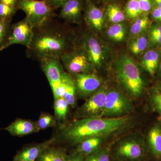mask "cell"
Listing matches in <instances>:
<instances>
[{
    "label": "cell",
    "mask_w": 161,
    "mask_h": 161,
    "mask_svg": "<svg viewBox=\"0 0 161 161\" xmlns=\"http://www.w3.org/2000/svg\"><path fill=\"white\" fill-rule=\"evenodd\" d=\"M154 6L161 8V0H153Z\"/></svg>",
    "instance_id": "f35d334b"
},
{
    "label": "cell",
    "mask_w": 161,
    "mask_h": 161,
    "mask_svg": "<svg viewBox=\"0 0 161 161\" xmlns=\"http://www.w3.org/2000/svg\"><path fill=\"white\" fill-rule=\"evenodd\" d=\"M151 15L153 19L161 23V8L154 6L153 8Z\"/></svg>",
    "instance_id": "8d00e7d4"
},
{
    "label": "cell",
    "mask_w": 161,
    "mask_h": 161,
    "mask_svg": "<svg viewBox=\"0 0 161 161\" xmlns=\"http://www.w3.org/2000/svg\"><path fill=\"white\" fill-rule=\"evenodd\" d=\"M129 115L115 118L88 117L77 119L60 127L57 140L70 145L77 146L86 139L103 137L118 132L129 125Z\"/></svg>",
    "instance_id": "6da1fadb"
},
{
    "label": "cell",
    "mask_w": 161,
    "mask_h": 161,
    "mask_svg": "<svg viewBox=\"0 0 161 161\" xmlns=\"http://www.w3.org/2000/svg\"><path fill=\"white\" fill-rule=\"evenodd\" d=\"M66 161H86V157L74 150L69 154H67Z\"/></svg>",
    "instance_id": "836d02e7"
},
{
    "label": "cell",
    "mask_w": 161,
    "mask_h": 161,
    "mask_svg": "<svg viewBox=\"0 0 161 161\" xmlns=\"http://www.w3.org/2000/svg\"><path fill=\"white\" fill-rule=\"evenodd\" d=\"M13 161H27L25 160L16 159H14Z\"/></svg>",
    "instance_id": "60d3db41"
},
{
    "label": "cell",
    "mask_w": 161,
    "mask_h": 161,
    "mask_svg": "<svg viewBox=\"0 0 161 161\" xmlns=\"http://www.w3.org/2000/svg\"><path fill=\"white\" fill-rule=\"evenodd\" d=\"M18 0H0V2L9 6L17 7Z\"/></svg>",
    "instance_id": "74e56055"
},
{
    "label": "cell",
    "mask_w": 161,
    "mask_h": 161,
    "mask_svg": "<svg viewBox=\"0 0 161 161\" xmlns=\"http://www.w3.org/2000/svg\"><path fill=\"white\" fill-rule=\"evenodd\" d=\"M18 10L17 7L9 6L0 2V18L11 21Z\"/></svg>",
    "instance_id": "1f68e13d"
},
{
    "label": "cell",
    "mask_w": 161,
    "mask_h": 161,
    "mask_svg": "<svg viewBox=\"0 0 161 161\" xmlns=\"http://www.w3.org/2000/svg\"><path fill=\"white\" fill-rule=\"evenodd\" d=\"M56 141V137H53L43 143L35 144L23 148L18 153L14 159L35 161L44 150L51 146Z\"/></svg>",
    "instance_id": "2e32d148"
},
{
    "label": "cell",
    "mask_w": 161,
    "mask_h": 161,
    "mask_svg": "<svg viewBox=\"0 0 161 161\" xmlns=\"http://www.w3.org/2000/svg\"><path fill=\"white\" fill-rule=\"evenodd\" d=\"M80 48L86 54L95 69H99L103 61V53L99 41L92 33L86 32L80 40Z\"/></svg>",
    "instance_id": "7c38bea8"
},
{
    "label": "cell",
    "mask_w": 161,
    "mask_h": 161,
    "mask_svg": "<svg viewBox=\"0 0 161 161\" xmlns=\"http://www.w3.org/2000/svg\"><path fill=\"white\" fill-rule=\"evenodd\" d=\"M113 160V159H112ZM113 161H117V160H113Z\"/></svg>",
    "instance_id": "b9f144b4"
},
{
    "label": "cell",
    "mask_w": 161,
    "mask_h": 161,
    "mask_svg": "<svg viewBox=\"0 0 161 161\" xmlns=\"http://www.w3.org/2000/svg\"><path fill=\"white\" fill-rule=\"evenodd\" d=\"M112 145H104L97 151L86 157V161H112Z\"/></svg>",
    "instance_id": "603a6c76"
},
{
    "label": "cell",
    "mask_w": 161,
    "mask_h": 161,
    "mask_svg": "<svg viewBox=\"0 0 161 161\" xmlns=\"http://www.w3.org/2000/svg\"><path fill=\"white\" fill-rule=\"evenodd\" d=\"M55 116L47 113H43L40 115L37 121H36L39 130H45L50 127H54L57 123Z\"/></svg>",
    "instance_id": "f1b7e54d"
},
{
    "label": "cell",
    "mask_w": 161,
    "mask_h": 161,
    "mask_svg": "<svg viewBox=\"0 0 161 161\" xmlns=\"http://www.w3.org/2000/svg\"><path fill=\"white\" fill-rule=\"evenodd\" d=\"M42 70L46 75L51 88L54 98L63 94V65L60 58H49L40 61Z\"/></svg>",
    "instance_id": "ba28073f"
},
{
    "label": "cell",
    "mask_w": 161,
    "mask_h": 161,
    "mask_svg": "<svg viewBox=\"0 0 161 161\" xmlns=\"http://www.w3.org/2000/svg\"><path fill=\"white\" fill-rule=\"evenodd\" d=\"M34 34V28L26 18L11 25L6 48L14 44H20L28 48Z\"/></svg>",
    "instance_id": "8fae6325"
},
{
    "label": "cell",
    "mask_w": 161,
    "mask_h": 161,
    "mask_svg": "<svg viewBox=\"0 0 161 161\" xmlns=\"http://www.w3.org/2000/svg\"><path fill=\"white\" fill-rule=\"evenodd\" d=\"M160 62V55L157 51L150 50L146 52L142 60V65L151 76L155 75Z\"/></svg>",
    "instance_id": "ffe728a7"
},
{
    "label": "cell",
    "mask_w": 161,
    "mask_h": 161,
    "mask_svg": "<svg viewBox=\"0 0 161 161\" xmlns=\"http://www.w3.org/2000/svg\"><path fill=\"white\" fill-rule=\"evenodd\" d=\"M114 68L115 77L123 89L131 97H139L143 91L144 82L134 60L128 55H122Z\"/></svg>",
    "instance_id": "3957f363"
},
{
    "label": "cell",
    "mask_w": 161,
    "mask_h": 161,
    "mask_svg": "<svg viewBox=\"0 0 161 161\" xmlns=\"http://www.w3.org/2000/svg\"><path fill=\"white\" fill-rule=\"evenodd\" d=\"M142 13L138 0H130L125 8V16L130 19H134L140 16Z\"/></svg>",
    "instance_id": "f546056e"
},
{
    "label": "cell",
    "mask_w": 161,
    "mask_h": 161,
    "mask_svg": "<svg viewBox=\"0 0 161 161\" xmlns=\"http://www.w3.org/2000/svg\"><path fill=\"white\" fill-rule=\"evenodd\" d=\"M71 39L63 25L51 20L34 29L31 43L26 48V56L39 61L47 58H60L74 48L70 47Z\"/></svg>",
    "instance_id": "7a4b0ae2"
},
{
    "label": "cell",
    "mask_w": 161,
    "mask_h": 161,
    "mask_svg": "<svg viewBox=\"0 0 161 161\" xmlns=\"http://www.w3.org/2000/svg\"><path fill=\"white\" fill-rule=\"evenodd\" d=\"M69 0H46L47 3L53 9L61 8Z\"/></svg>",
    "instance_id": "d590c367"
},
{
    "label": "cell",
    "mask_w": 161,
    "mask_h": 161,
    "mask_svg": "<svg viewBox=\"0 0 161 161\" xmlns=\"http://www.w3.org/2000/svg\"><path fill=\"white\" fill-rule=\"evenodd\" d=\"M82 9V0H69L61 6L59 17L67 22L79 23Z\"/></svg>",
    "instance_id": "5bb4252c"
},
{
    "label": "cell",
    "mask_w": 161,
    "mask_h": 161,
    "mask_svg": "<svg viewBox=\"0 0 161 161\" xmlns=\"http://www.w3.org/2000/svg\"><path fill=\"white\" fill-rule=\"evenodd\" d=\"M67 153L65 149L53 147L47 148L37 159V161H66Z\"/></svg>",
    "instance_id": "44dd1931"
},
{
    "label": "cell",
    "mask_w": 161,
    "mask_h": 161,
    "mask_svg": "<svg viewBox=\"0 0 161 161\" xmlns=\"http://www.w3.org/2000/svg\"><path fill=\"white\" fill-rule=\"evenodd\" d=\"M142 12L147 14L151 11L153 7V0H138Z\"/></svg>",
    "instance_id": "d6a6232c"
},
{
    "label": "cell",
    "mask_w": 161,
    "mask_h": 161,
    "mask_svg": "<svg viewBox=\"0 0 161 161\" xmlns=\"http://www.w3.org/2000/svg\"><path fill=\"white\" fill-rule=\"evenodd\" d=\"M106 14L111 23L116 24L124 21L125 15L120 7L115 4H111L107 6Z\"/></svg>",
    "instance_id": "cb8c5ba5"
},
{
    "label": "cell",
    "mask_w": 161,
    "mask_h": 161,
    "mask_svg": "<svg viewBox=\"0 0 161 161\" xmlns=\"http://www.w3.org/2000/svg\"><path fill=\"white\" fill-rule=\"evenodd\" d=\"M126 31L125 25L121 23L114 24L107 31L108 36L113 41H122L125 37Z\"/></svg>",
    "instance_id": "484cf974"
},
{
    "label": "cell",
    "mask_w": 161,
    "mask_h": 161,
    "mask_svg": "<svg viewBox=\"0 0 161 161\" xmlns=\"http://www.w3.org/2000/svg\"><path fill=\"white\" fill-rule=\"evenodd\" d=\"M148 149L151 155L157 161H161V126H154L149 132Z\"/></svg>",
    "instance_id": "e0dca14e"
},
{
    "label": "cell",
    "mask_w": 161,
    "mask_h": 161,
    "mask_svg": "<svg viewBox=\"0 0 161 161\" xmlns=\"http://www.w3.org/2000/svg\"><path fill=\"white\" fill-rule=\"evenodd\" d=\"M72 75L75 80L77 96L80 98L87 99L103 85L101 78L95 73Z\"/></svg>",
    "instance_id": "30bf717a"
},
{
    "label": "cell",
    "mask_w": 161,
    "mask_h": 161,
    "mask_svg": "<svg viewBox=\"0 0 161 161\" xmlns=\"http://www.w3.org/2000/svg\"><path fill=\"white\" fill-rule=\"evenodd\" d=\"M11 21L0 18V53L6 49L10 30Z\"/></svg>",
    "instance_id": "d4e9b609"
},
{
    "label": "cell",
    "mask_w": 161,
    "mask_h": 161,
    "mask_svg": "<svg viewBox=\"0 0 161 161\" xmlns=\"http://www.w3.org/2000/svg\"><path fill=\"white\" fill-rule=\"evenodd\" d=\"M63 66L71 75L95 73L93 65L83 50L80 47L71 50L60 58Z\"/></svg>",
    "instance_id": "52a82bcc"
},
{
    "label": "cell",
    "mask_w": 161,
    "mask_h": 161,
    "mask_svg": "<svg viewBox=\"0 0 161 161\" xmlns=\"http://www.w3.org/2000/svg\"><path fill=\"white\" fill-rule=\"evenodd\" d=\"M108 86L103 85L80 107L77 112L78 119L100 117L105 105Z\"/></svg>",
    "instance_id": "9c48e42d"
},
{
    "label": "cell",
    "mask_w": 161,
    "mask_h": 161,
    "mask_svg": "<svg viewBox=\"0 0 161 161\" xmlns=\"http://www.w3.org/2000/svg\"><path fill=\"white\" fill-rule=\"evenodd\" d=\"M150 23V20L147 14L136 18L131 25V33L135 36L140 34L148 28Z\"/></svg>",
    "instance_id": "4316f807"
},
{
    "label": "cell",
    "mask_w": 161,
    "mask_h": 161,
    "mask_svg": "<svg viewBox=\"0 0 161 161\" xmlns=\"http://www.w3.org/2000/svg\"><path fill=\"white\" fill-rule=\"evenodd\" d=\"M148 44V40L147 36L143 35L131 41L129 45V49L133 54L139 55L146 49Z\"/></svg>",
    "instance_id": "83f0119b"
},
{
    "label": "cell",
    "mask_w": 161,
    "mask_h": 161,
    "mask_svg": "<svg viewBox=\"0 0 161 161\" xmlns=\"http://www.w3.org/2000/svg\"><path fill=\"white\" fill-rule=\"evenodd\" d=\"M112 157L114 160L145 161L147 154L143 142L136 137L121 140L112 146Z\"/></svg>",
    "instance_id": "5b68a950"
},
{
    "label": "cell",
    "mask_w": 161,
    "mask_h": 161,
    "mask_svg": "<svg viewBox=\"0 0 161 161\" xmlns=\"http://www.w3.org/2000/svg\"><path fill=\"white\" fill-rule=\"evenodd\" d=\"M133 104L128 97L119 90H108L105 105L99 117L115 118L128 115L132 112Z\"/></svg>",
    "instance_id": "8992f818"
},
{
    "label": "cell",
    "mask_w": 161,
    "mask_h": 161,
    "mask_svg": "<svg viewBox=\"0 0 161 161\" xmlns=\"http://www.w3.org/2000/svg\"><path fill=\"white\" fill-rule=\"evenodd\" d=\"M69 106V105L63 97L54 99L55 116L58 121L64 122L67 116Z\"/></svg>",
    "instance_id": "7402d4cb"
},
{
    "label": "cell",
    "mask_w": 161,
    "mask_h": 161,
    "mask_svg": "<svg viewBox=\"0 0 161 161\" xmlns=\"http://www.w3.org/2000/svg\"><path fill=\"white\" fill-rule=\"evenodd\" d=\"M106 138L94 137L86 139L76 146L74 151L79 153L86 157L97 151L104 146Z\"/></svg>",
    "instance_id": "ac0fdd59"
},
{
    "label": "cell",
    "mask_w": 161,
    "mask_h": 161,
    "mask_svg": "<svg viewBox=\"0 0 161 161\" xmlns=\"http://www.w3.org/2000/svg\"><path fill=\"white\" fill-rule=\"evenodd\" d=\"M17 8L24 12L34 29L41 27L52 20L53 9L46 0H18Z\"/></svg>",
    "instance_id": "277c9868"
},
{
    "label": "cell",
    "mask_w": 161,
    "mask_h": 161,
    "mask_svg": "<svg viewBox=\"0 0 161 161\" xmlns=\"http://www.w3.org/2000/svg\"><path fill=\"white\" fill-rule=\"evenodd\" d=\"M86 3L84 17L86 22L92 30L100 32L104 25L106 15L89 1Z\"/></svg>",
    "instance_id": "4fadbf2b"
},
{
    "label": "cell",
    "mask_w": 161,
    "mask_h": 161,
    "mask_svg": "<svg viewBox=\"0 0 161 161\" xmlns=\"http://www.w3.org/2000/svg\"><path fill=\"white\" fill-rule=\"evenodd\" d=\"M152 101L154 107L159 112H161V93L156 92L152 96Z\"/></svg>",
    "instance_id": "e575fe53"
},
{
    "label": "cell",
    "mask_w": 161,
    "mask_h": 161,
    "mask_svg": "<svg viewBox=\"0 0 161 161\" xmlns=\"http://www.w3.org/2000/svg\"><path fill=\"white\" fill-rule=\"evenodd\" d=\"M12 136H22L40 131L36 123L30 120L18 118L4 128Z\"/></svg>",
    "instance_id": "9a60e30c"
},
{
    "label": "cell",
    "mask_w": 161,
    "mask_h": 161,
    "mask_svg": "<svg viewBox=\"0 0 161 161\" xmlns=\"http://www.w3.org/2000/svg\"><path fill=\"white\" fill-rule=\"evenodd\" d=\"M160 87H161V84Z\"/></svg>",
    "instance_id": "7bdbcfd3"
},
{
    "label": "cell",
    "mask_w": 161,
    "mask_h": 161,
    "mask_svg": "<svg viewBox=\"0 0 161 161\" xmlns=\"http://www.w3.org/2000/svg\"><path fill=\"white\" fill-rule=\"evenodd\" d=\"M149 41L153 45H161V25L155 24L150 28L149 35Z\"/></svg>",
    "instance_id": "4dcf8cb0"
},
{
    "label": "cell",
    "mask_w": 161,
    "mask_h": 161,
    "mask_svg": "<svg viewBox=\"0 0 161 161\" xmlns=\"http://www.w3.org/2000/svg\"><path fill=\"white\" fill-rule=\"evenodd\" d=\"M64 87L63 97L70 106L75 107L76 105V86L73 76L69 73L64 72L63 76Z\"/></svg>",
    "instance_id": "d6986e66"
},
{
    "label": "cell",
    "mask_w": 161,
    "mask_h": 161,
    "mask_svg": "<svg viewBox=\"0 0 161 161\" xmlns=\"http://www.w3.org/2000/svg\"><path fill=\"white\" fill-rule=\"evenodd\" d=\"M159 70L160 73L161 74V60H160V62L159 64Z\"/></svg>",
    "instance_id": "ab89813d"
}]
</instances>
